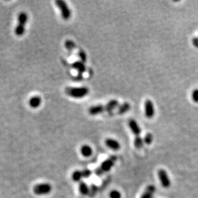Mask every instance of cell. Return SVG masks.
Wrapping results in <instances>:
<instances>
[{
  "instance_id": "obj_12",
  "label": "cell",
  "mask_w": 198,
  "mask_h": 198,
  "mask_svg": "<svg viewBox=\"0 0 198 198\" xmlns=\"http://www.w3.org/2000/svg\"><path fill=\"white\" fill-rule=\"evenodd\" d=\"M156 188L154 185H148L140 198H153Z\"/></svg>"
},
{
  "instance_id": "obj_5",
  "label": "cell",
  "mask_w": 198,
  "mask_h": 198,
  "mask_svg": "<svg viewBox=\"0 0 198 198\" xmlns=\"http://www.w3.org/2000/svg\"><path fill=\"white\" fill-rule=\"evenodd\" d=\"M51 186L47 183H42L36 185L33 187V192L38 196L46 195L51 192Z\"/></svg>"
},
{
  "instance_id": "obj_14",
  "label": "cell",
  "mask_w": 198,
  "mask_h": 198,
  "mask_svg": "<svg viewBox=\"0 0 198 198\" xmlns=\"http://www.w3.org/2000/svg\"><path fill=\"white\" fill-rule=\"evenodd\" d=\"M131 106L130 104L128 102H125L123 104H122L120 105L118 108V110L117 112V114H124L126 112H128L129 110H130Z\"/></svg>"
},
{
  "instance_id": "obj_25",
  "label": "cell",
  "mask_w": 198,
  "mask_h": 198,
  "mask_svg": "<svg viewBox=\"0 0 198 198\" xmlns=\"http://www.w3.org/2000/svg\"><path fill=\"white\" fill-rule=\"evenodd\" d=\"M192 44L194 46L198 48V37H194L192 39Z\"/></svg>"
},
{
  "instance_id": "obj_9",
  "label": "cell",
  "mask_w": 198,
  "mask_h": 198,
  "mask_svg": "<svg viewBox=\"0 0 198 198\" xmlns=\"http://www.w3.org/2000/svg\"><path fill=\"white\" fill-rule=\"evenodd\" d=\"M117 158L115 156H112V157H110L108 158L106 160H105L103 163H102L101 167V171H108L110 170V169L113 166L114 163H115L116 161Z\"/></svg>"
},
{
  "instance_id": "obj_18",
  "label": "cell",
  "mask_w": 198,
  "mask_h": 198,
  "mask_svg": "<svg viewBox=\"0 0 198 198\" xmlns=\"http://www.w3.org/2000/svg\"><path fill=\"white\" fill-rule=\"evenodd\" d=\"M79 189L80 192L82 194H84V195H86V194H88L89 192L88 186H87V185L85 184V183H82V184H80L79 186Z\"/></svg>"
},
{
  "instance_id": "obj_19",
  "label": "cell",
  "mask_w": 198,
  "mask_h": 198,
  "mask_svg": "<svg viewBox=\"0 0 198 198\" xmlns=\"http://www.w3.org/2000/svg\"><path fill=\"white\" fill-rule=\"evenodd\" d=\"M78 56H79V59L83 63H85L87 60V57L85 52L83 50V49H79L78 51Z\"/></svg>"
},
{
  "instance_id": "obj_8",
  "label": "cell",
  "mask_w": 198,
  "mask_h": 198,
  "mask_svg": "<svg viewBox=\"0 0 198 198\" xmlns=\"http://www.w3.org/2000/svg\"><path fill=\"white\" fill-rule=\"evenodd\" d=\"M144 111H145V116L148 119H151L155 116V106L151 100H147L144 103Z\"/></svg>"
},
{
  "instance_id": "obj_24",
  "label": "cell",
  "mask_w": 198,
  "mask_h": 198,
  "mask_svg": "<svg viewBox=\"0 0 198 198\" xmlns=\"http://www.w3.org/2000/svg\"><path fill=\"white\" fill-rule=\"evenodd\" d=\"M82 173V176H84V177H89L90 176V171L89 170H87V169L83 171Z\"/></svg>"
},
{
  "instance_id": "obj_4",
  "label": "cell",
  "mask_w": 198,
  "mask_h": 198,
  "mask_svg": "<svg viewBox=\"0 0 198 198\" xmlns=\"http://www.w3.org/2000/svg\"><path fill=\"white\" fill-rule=\"evenodd\" d=\"M55 4L60 11L61 16L65 20H67L71 17V11L67 6V3L62 0H56L55 1Z\"/></svg>"
},
{
  "instance_id": "obj_13",
  "label": "cell",
  "mask_w": 198,
  "mask_h": 198,
  "mask_svg": "<svg viewBox=\"0 0 198 198\" xmlns=\"http://www.w3.org/2000/svg\"><path fill=\"white\" fill-rule=\"evenodd\" d=\"M42 102L41 98L38 96H33L29 100L28 104L33 108H37L40 105Z\"/></svg>"
},
{
  "instance_id": "obj_10",
  "label": "cell",
  "mask_w": 198,
  "mask_h": 198,
  "mask_svg": "<svg viewBox=\"0 0 198 198\" xmlns=\"http://www.w3.org/2000/svg\"><path fill=\"white\" fill-rule=\"evenodd\" d=\"M128 125L129 128L131 129V131L132 132L133 134L135 135V137L140 136L141 129H140V128L139 126V125L138 124L137 122L134 119H131L128 121Z\"/></svg>"
},
{
  "instance_id": "obj_1",
  "label": "cell",
  "mask_w": 198,
  "mask_h": 198,
  "mask_svg": "<svg viewBox=\"0 0 198 198\" xmlns=\"http://www.w3.org/2000/svg\"><path fill=\"white\" fill-rule=\"evenodd\" d=\"M118 106H119V101L116 100H112L105 105H98L91 106L89 109V113L91 116H96L105 112L112 111Z\"/></svg>"
},
{
  "instance_id": "obj_16",
  "label": "cell",
  "mask_w": 198,
  "mask_h": 198,
  "mask_svg": "<svg viewBox=\"0 0 198 198\" xmlns=\"http://www.w3.org/2000/svg\"><path fill=\"white\" fill-rule=\"evenodd\" d=\"M64 45H65V47H66V48L70 52L73 51L76 48L75 43L73 40H66V42H65V43H64Z\"/></svg>"
},
{
  "instance_id": "obj_23",
  "label": "cell",
  "mask_w": 198,
  "mask_h": 198,
  "mask_svg": "<svg viewBox=\"0 0 198 198\" xmlns=\"http://www.w3.org/2000/svg\"><path fill=\"white\" fill-rule=\"evenodd\" d=\"M192 100L194 102L198 103V89H197L194 90L192 91Z\"/></svg>"
},
{
  "instance_id": "obj_6",
  "label": "cell",
  "mask_w": 198,
  "mask_h": 198,
  "mask_svg": "<svg viewBox=\"0 0 198 198\" xmlns=\"http://www.w3.org/2000/svg\"><path fill=\"white\" fill-rule=\"evenodd\" d=\"M158 176L163 187L169 188L171 186V180L166 171L164 169H160L158 172Z\"/></svg>"
},
{
  "instance_id": "obj_20",
  "label": "cell",
  "mask_w": 198,
  "mask_h": 198,
  "mask_svg": "<svg viewBox=\"0 0 198 198\" xmlns=\"http://www.w3.org/2000/svg\"><path fill=\"white\" fill-rule=\"evenodd\" d=\"M153 135H152L151 133H147L146 134V135H145L144 138V142L147 144V145H150L151 144V143L153 141Z\"/></svg>"
},
{
  "instance_id": "obj_3",
  "label": "cell",
  "mask_w": 198,
  "mask_h": 198,
  "mask_svg": "<svg viewBox=\"0 0 198 198\" xmlns=\"http://www.w3.org/2000/svg\"><path fill=\"white\" fill-rule=\"evenodd\" d=\"M28 14L26 12H22L18 15V23L15 29V33L17 36H21L24 34L25 31V26L28 21Z\"/></svg>"
},
{
  "instance_id": "obj_17",
  "label": "cell",
  "mask_w": 198,
  "mask_h": 198,
  "mask_svg": "<svg viewBox=\"0 0 198 198\" xmlns=\"http://www.w3.org/2000/svg\"><path fill=\"white\" fill-rule=\"evenodd\" d=\"M144 144V140L140 137V136L135 137V138L134 139V145L135 147L137 149H140Z\"/></svg>"
},
{
  "instance_id": "obj_2",
  "label": "cell",
  "mask_w": 198,
  "mask_h": 198,
  "mask_svg": "<svg viewBox=\"0 0 198 198\" xmlns=\"http://www.w3.org/2000/svg\"><path fill=\"white\" fill-rule=\"evenodd\" d=\"M89 92V89L86 87H67L65 89V93L67 96L74 98H83L88 95Z\"/></svg>"
},
{
  "instance_id": "obj_11",
  "label": "cell",
  "mask_w": 198,
  "mask_h": 198,
  "mask_svg": "<svg viewBox=\"0 0 198 198\" xmlns=\"http://www.w3.org/2000/svg\"><path fill=\"white\" fill-rule=\"evenodd\" d=\"M105 144L106 146L110 148V149H111L113 151L119 150L121 147L119 142L117 141L116 140L111 139V138H108L107 139H106Z\"/></svg>"
},
{
  "instance_id": "obj_7",
  "label": "cell",
  "mask_w": 198,
  "mask_h": 198,
  "mask_svg": "<svg viewBox=\"0 0 198 198\" xmlns=\"http://www.w3.org/2000/svg\"><path fill=\"white\" fill-rule=\"evenodd\" d=\"M72 68H73L75 70H77L78 72V76H77V79H79L82 78V75L84 73V72L86 70L85 65V63L82 62L81 60H78L75 61L71 65Z\"/></svg>"
},
{
  "instance_id": "obj_15",
  "label": "cell",
  "mask_w": 198,
  "mask_h": 198,
  "mask_svg": "<svg viewBox=\"0 0 198 198\" xmlns=\"http://www.w3.org/2000/svg\"><path fill=\"white\" fill-rule=\"evenodd\" d=\"M81 153L83 156L85 157H89L92 154V150L89 146L84 145L80 149Z\"/></svg>"
},
{
  "instance_id": "obj_21",
  "label": "cell",
  "mask_w": 198,
  "mask_h": 198,
  "mask_svg": "<svg viewBox=\"0 0 198 198\" xmlns=\"http://www.w3.org/2000/svg\"><path fill=\"white\" fill-rule=\"evenodd\" d=\"M83 177L82 173L80 171H75L73 174V179L75 181H78Z\"/></svg>"
},
{
  "instance_id": "obj_22",
  "label": "cell",
  "mask_w": 198,
  "mask_h": 198,
  "mask_svg": "<svg viewBox=\"0 0 198 198\" xmlns=\"http://www.w3.org/2000/svg\"><path fill=\"white\" fill-rule=\"evenodd\" d=\"M110 198H121V194L118 191V190H112L110 192Z\"/></svg>"
}]
</instances>
